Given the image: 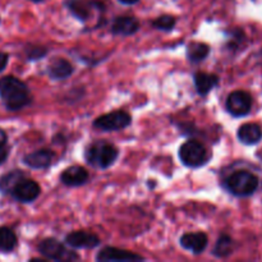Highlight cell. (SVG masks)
Returning a JSON list of instances; mask_svg holds the SVG:
<instances>
[{"label": "cell", "instance_id": "1", "mask_svg": "<svg viewBox=\"0 0 262 262\" xmlns=\"http://www.w3.org/2000/svg\"><path fill=\"white\" fill-rule=\"evenodd\" d=\"M0 100L9 112H19L32 102L27 84L14 76L0 78Z\"/></svg>", "mask_w": 262, "mask_h": 262}, {"label": "cell", "instance_id": "2", "mask_svg": "<svg viewBox=\"0 0 262 262\" xmlns=\"http://www.w3.org/2000/svg\"><path fill=\"white\" fill-rule=\"evenodd\" d=\"M84 156L90 165L105 170L115 163L119 156V150L112 143H107L105 141H97L87 147Z\"/></svg>", "mask_w": 262, "mask_h": 262}, {"label": "cell", "instance_id": "3", "mask_svg": "<svg viewBox=\"0 0 262 262\" xmlns=\"http://www.w3.org/2000/svg\"><path fill=\"white\" fill-rule=\"evenodd\" d=\"M225 189L237 197H248L257 191L258 179L248 170H238L233 173L224 183Z\"/></svg>", "mask_w": 262, "mask_h": 262}, {"label": "cell", "instance_id": "4", "mask_svg": "<svg viewBox=\"0 0 262 262\" xmlns=\"http://www.w3.org/2000/svg\"><path fill=\"white\" fill-rule=\"evenodd\" d=\"M179 159L188 168H200L209 160V154L201 142L189 140L179 148Z\"/></svg>", "mask_w": 262, "mask_h": 262}, {"label": "cell", "instance_id": "5", "mask_svg": "<svg viewBox=\"0 0 262 262\" xmlns=\"http://www.w3.org/2000/svg\"><path fill=\"white\" fill-rule=\"evenodd\" d=\"M38 252L43 257L53 261H73L78 260V255L72 251H68L63 246V243L59 242L55 238H46L38 245Z\"/></svg>", "mask_w": 262, "mask_h": 262}, {"label": "cell", "instance_id": "6", "mask_svg": "<svg viewBox=\"0 0 262 262\" xmlns=\"http://www.w3.org/2000/svg\"><path fill=\"white\" fill-rule=\"evenodd\" d=\"M130 123H132V118L127 112L117 110V112L107 113L97 118L94 122V127L104 132H112V130L124 129Z\"/></svg>", "mask_w": 262, "mask_h": 262}, {"label": "cell", "instance_id": "7", "mask_svg": "<svg viewBox=\"0 0 262 262\" xmlns=\"http://www.w3.org/2000/svg\"><path fill=\"white\" fill-rule=\"evenodd\" d=\"M225 107H227V112L233 117H245L251 112L252 97L246 91H234L228 96Z\"/></svg>", "mask_w": 262, "mask_h": 262}, {"label": "cell", "instance_id": "8", "mask_svg": "<svg viewBox=\"0 0 262 262\" xmlns=\"http://www.w3.org/2000/svg\"><path fill=\"white\" fill-rule=\"evenodd\" d=\"M40 186H38L35 181L23 178L22 181L18 182L17 186L13 188V191L10 192V196L18 202L30 204V202H33L38 196H40Z\"/></svg>", "mask_w": 262, "mask_h": 262}, {"label": "cell", "instance_id": "9", "mask_svg": "<svg viewBox=\"0 0 262 262\" xmlns=\"http://www.w3.org/2000/svg\"><path fill=\"white\" fill-rule=\"evenodd\" d=\"M67 8L69 12L79 19L81 22H86L92 14V10H104V4L96 0H67Z\"/></svg>", "mask_w": 262, "mask_h": 262}, {"label": "cell", "instance_id": "10", "mask_svg": "<svg viewBox=\"0 0 262 262\" xmlns=\"http://www.w3.org/2000/svg\"><path fill=\"white\" fill-rule=\"evenodd\" d=\"M66 243L69 247L76 248V250H91V248L97 247L101 241L94 233L77 230V232H72L67 235Z\"/></svg>", "mask_w": 262, "mask_h": 262}, {"label": "cell", "instance_id": "11", "mask_svg": "<svg viewBox=\"0 0 262 262\" xmlns=\"http://www.w3.org/2000/svg\"><path fill=\"white\" fill-rule=\"evenodd\" d=\"M96 261L99 262H133V261H143L142 256L137 253L129 252V251L120 250L115 247H105L97 253Z\"/></svg>", "mask_w": 262, "mask_h": 262}, {"label": "cell", "instance_id": "12", "mask_svg": "<svg viewBox=\"0 0 262 262\" xmlns=\"http://www.w3.org/2000/svg\"><path fill=\"white\" fill-rule=\"evenodd\" d=\"M55 154L48 148H41V150L33 151V152L27 154L23 158V164L31 169H48L53 164Z\"/></svg>", "mask_w": 262, "mask_h": 262}, {"label": "cell", "instance_id": "13", "mask_svg": "<svg viewBox=\"0 0 262 262\" xmlns=\"http://www.w3.org/2000/svg\"><path fill=\"white\" fill-rule=\"evenodd\" d=\"M209 243V238L205 233H187L181 237V246L187 251H191L194 255L204 252Z\"/></svg>", "mask_w": 262, "mask_h": 262}, {"label": "cell", "instance_id": "14", "mask_svg": "<svg viewBox=\"0 0 262 262\" xmlns=\"http://www.w3.org/2000/svg\"><path fill=\"white\" fill-rule=\"evenodd\" d=\"M140 30V20L130 15L117 17L112 23V33L115 36L135 35Z\"/></svg>", "mask_w": 262, "mask_h": 262}, {"label": "cell", "instance_id": "15", "mask_svg": "<svg viewBox=\"0 0 262 262\" xmlns=\"http://www.w3.org/2000/svg\"><path fill=\"white\" fill-rule=\"evenodd\" d=\"M61 183L68 187H79L83 186L89 181V173L82 166H69L61 173L60 176Z\"/></svg>", "mask_w": 262, "mask_h": 262}, {"label": "cell", "instance_id": "16", "mask_svg": "<svg viewBox=\"0 0 262 262\" xmlns=\"http://www.w3.org/2000/svg\"><path fill=\"white\" fill-rule=\"evenodd\" d=\"M238 138L245 145H256L262 140V128L255 123L241 125L238 129Z\"/></svg>", "mask_w": 262, "mask_h": 262}, {"label": "cell", "instance_id": "17", "mask_svg": "<svg viewBox=\"0 0 262 262\" xmlns=\"http://www.w3.org/2000/svg\"><path fill=\"white\" fill-rule=\"evenodd\" d=\"M194 86H196L197 92L201 96L209 94L214 87L217 86L219 83V77L216 74L211 73H205V72H199L194 74Z\"/></svg>", "mask_w": 262, "mask_h": 262}, {"label": "cell", "instance_id": "18", "mask_svg": "<svg viewBox=\"0 0 262 262\" xmlns=\"http://www.w3.org/2000/svg\"><path fill=\"white\" fill-rule=\"evenodd\" d=\"M73 66L67 59L58 58L53 60L49 66L48 73L53 79H66L73 74Z\"/></svg>", "mask_w": 262, "mask_h": 262}, {"label": "cell", "instance_id": "19", "mask_svg": "<svg viewBox=\"0 0 262 262\" xmlns=\"http://www.w3.org/2000/svg\"><path fill=\"white\" fill-rule=\"evenodd\" d=\"M23 178H26L25 173L18 170V169L4 174V176L0 177V192L4 194H10V192L17 186L18 182L22 181Z\"/></svg>", "mask_w": 262, "mask_h": 262}, {"label": "cell", "instance_id": "20", "mask_svg": "<svg viewBox=\"0 0 262 262\" xmlns=\"http://www.w3.org/2000/svg\"><path fill=\"white\" fill-rule=\"evenodd\" d=\"M209 54L210 48L207 43L193 41V42L188 43V46H187V58L193 61V63H200V61L205 60Z\"/></svg>", "mask_w": 262, "mask_h": 262}, {"label": "cell", "instance_id": "21", "mask_svg": "<svg viewBox=\"0 0 262 262\" xmlns=\"http://www.w3.org/2000/svg\"><path fill=\"white\" fill-rule=\"evenodd\" d=\"M17 247V235L10 228L0 227V252L9 253Z\"/></svg>", "mask_w": 262, "mask_h": 262}, {"label": "cell", "instance_id": "22", "mask_svg": "<svg viewBox=\"0 0 262 262\" xmlns=\"http://www.w3.org/2000/svg\"><path fill=\"white\" fill-rule=\"evenodd\" d=\"M233 252V239L229 237V235H222L219 239L215 243V247L212 250V253H214L216 257H228L230 253Z\"/></svg>", "mask_w": 262, "mask_h": 262}, {"label": "cell", "instance_id": "23", "mask_svg": "<svg viewBox=\"0 0 262 262\" xmlns=\"http://www.w3.org/2000/svg\"><path fill=\"white\" fill-rule=\"evenodd\" d=\"M176 18L173 15H160L159 18H156L155 20H152L151 26L156 30H160V31H171L176 26Z\"/></svg>", "mask_w": 262, "mask_h": 262}, {"label": "cell", "instance_id": "24", "mask_svg": "<svg viewBox=\"0 0 262 262\" xmlns=\"http://www.w3.org/2000/svg\"><path fill=\"white\" fill-rule=\"evenodd\" d=\"M25 54H26V58L27 60H38V59H42L43 56L48 54V49L42 48V46H27L25 49Z\"/></svg>", "mask_w": 262, "mask_h": 262}, {"label": "cell", "instance_id": "25", "mask_svg": "<svg viewBox=\"0 0 262 262\" xmlns=\"http://www.w3.org/2000/svg\"><path fill=\"white\" fill-rule=\"evenodd\" d=\"M8 156H9V148H8V146L7 145L0 146V165L7 161Z\"/></svg>", "mask_w": 262, "mask_h": 262}, {"label": "cell", "instance_id": "26", "mask_svg": "<svg viewBox=\"0 0 262 262\" xmlns=\"http://www.w3.org/2000/svg\"><path fill=\"white\" fill-rule=\"evenodd\" d=\"M8 61H9V54L0 53V73L7 68Z\"/></svg>", "mask_w": 262, "mask_h": 262}, {"label": "cell", "instance_id": "27", "mask_svg": "<svg viewBox=\"0 0 262 262\" xmlns=\"http://www.w3.org/2000/svg\"><path fill=\"white\" fill-rule=\"evenodd\" d=\"M7 141H8V135L3 128H0V146L3 145H7Z\"/></svg>", "mask_w": 262, "mask_h": 262}, {"label": "cell", "instance_id": "28", "mask_svg": "<svg viewBox=\"0 0 262 262\" xmlns=\"http://www.w3.org/2000/svg\"><path fill=\"white\" fill-rule=\"evenodd\" d=\"M122 4H125V5H133V4H137L140 0H119Z\"/></svg>", "mask_w": 262, "mask_h": 262}, {"label": "cell", "instance_id": "29", "mask_svg": "<svg viewBox=\"0 0 262 262\" xmlns=\"http://www.w3.org/2000/svg\"><path fill=\"white\" fill-rule=\"evenodd\" d=\"M30 2H32V3H42L43 0H30Z\"/></svg>", "mask_w": 262, "mask_h": 262}]
</instances>
